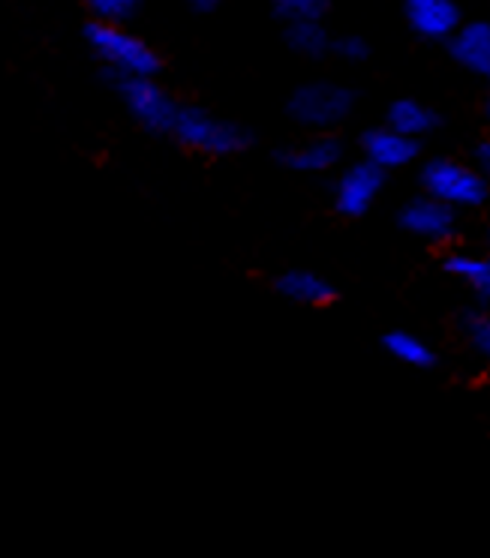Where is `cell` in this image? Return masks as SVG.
I'll list each match as a JSON object with an SVG mask.
<instances>
[{
	"instance_id": "1",
	"label": "cell",
	"mask_w": 490,
	"mask_h": 558,
	"mask_svg": "<svg viewBox=\"0 0 490 558\" xmlns=\"http://www.w3.org/2000/svg\"><path fill=\"white\" fill-rule=\"evenodd\" d=\"M85 43L91 54L103 63V70L115 82H127V78H157L159 70H163L159 51L147 39L133 34L130 27L87 22Z\"/></svg>"
},
{
	"instance_id": "2",
	"label": "cell",
	"mask_w": 490,
	"mask_h": 558,
	"mask_svg": "<svg viewBox=\"0 0 490 558\" xmlns=\"http://www.w3.org/2000/svg\"><path fill=\"white\" fill-rule=\"evenodd\" d=\"M169 135L190 154L211 159L238 157L253 145V135L247 126L217 118L214 111L199 109V106H181Z\"/></svg>"
},
{
	"instance_id": "3",
	"label": "cell",
	"mask_w": 490,
	"mask_h": 558,
	"mask_svg": "<svg viewBox=\"0 0 490 558\" xmlns=\"http://www.w3.org/2000/svg\"><path fill=\"white\" fill-rule=\"evenodd\" d=\"M421 195L440 205L452 207L454 214L478 210L490 202V183L473 169V162L454 157H430L418 169Z\"/></svg>"
},
{
	"instance_id": "4",
	"label": "cell",
	"mask_w": 490,
	"mask_h": 558,
	"mask_svg": "<svg viewBox=\"0 0 490 558\" xmlns=\"http://www.w3.org/2000/svg\"><path fill=\"white\" fill-rule=\"evenodd\" d=\"M358 106V94L352 87L337 85V82H307L295 87L292 97L286 102V111L298 126L310 133H332L352 118Z\"/></svg>"
},
{
	"instance_id": "5",
	"label": "cell",
	"mask_w": 490,
	"mask_h": 558,
	"mask_svg": "<svg viewBox=\"0 0 490 558\" xmlns=\"http://www.w3.org/2000/svg\"><path fill=\"white\" fill-rule=\"evenodd\" d=\"M115 90H118V97H121L127 114H130L145 133H172L181 102H178L166 87L159 85L157 78H127V82H115Z\"/></svg>"
},
{
	"instance_id": "6",
	"label": "cell",
	"mask_w": 490,
	"mask_h": 558,
	"mask_svg": "<svg viewBox=\"0 0 490 558\" xmlns=\"http://www.w3.org/2000/svg\"><path fill=\"white\" fill-rule=\"evenodd\" d=\"M385 183H389V174L377 169V166H370L364 159L349 162V166L337 171V178L332 183L334 210L346 219L368 217L373 205L380 202Z\"/></svg>"
},
{
	"instance_id": "7",
	"label": "cell",
	"mask_w": 490,
	"mask_h": 558,
	"mask_svg": "<svg viewBox=\"0 0 490 558\" xmlns=\"http://www.w3.org/2000/svg\"><path fill=\"white\" fill-rule=\"evenodd\" d=\"M397 226L425 243H449L457 238L461 229V214L452 207L433 202L428 195H413L397 207Z\"/></svg>"
},
{
	"instance_id": "8",
	"label": "cell",
	"mask_w": 490,
	"mask_h": 558,
	"mask_svg": "<svg viewBox=\"0 0 490 558\" xmlns=\"http://www.w3.org/2000/svg\"><path fill=\"white\" fill-rule=\"evenodd\" d=\"M358 147H361V159L385 171V174L409 169L421 159V142H413L406 135L394 133L385 123L364 130V135L358 138Z\"/></svg>"
},
{
	"instance_id": "9",
	"label": "cell",
	"mask_w": 490,
	"mask_h": 558,
	"mask_svg": "<svg viewBox=\"0 0 490 558\" xmlns=\"http://www.w3.org/2000/svg\"><path fill=\"white\" fill-rule=\"evenodd\" d=\"M404 19L409 31L428 43H449L464 25L457 0H404Z\"/></svg>"
},
{
	"instance_id": "10",
	"label": "cell",
	"mask_w": 490,
	"mask_h": 558,
	"mask_svg": "<svg viewBox=\"0 0 490 558\" xmlns=\"http://www.w3.org/2000/svg\"><path fill=\"white\" fill-rule=\"evenodd\" d=\"M277 162L295 174H328L344 162V142L332 133H316L298 145L283 147Z\"/></svg>"
},
{
	"instance_id": "11",
	"label": "cell",
	"mask_w": 490,
	"mask_h": 558,
	"mask_svg": "<svg viewBox=\"0 0 490 558\" xmlns=\"http://www.w3.org/2000/svg\"><path fill=\"white\" fill-rule=\"evenodd\" d=\"M445 49L452 54L457 66H464L466 73L490 78V22L488 19H476V22H464L454 31V37L445 43Z\"/></svg>"
},
{
	"instance_id": "12",
	"label": "cell",
	"mask_w": 490,
	"mask_h": 558,
	"mask_svg": "<svg viewBox=\"0 0 490 558\" xmlns=\"http://www.w3.org/2000/svg\"><path fill=\"white\" fill-rule=\"evenodd\" d=\"M274 292L298 306H328L337 298L332 279H325L316 270H307V267H292V270L280 274L274 279Z\"/></svg>"
},
{
	"instance_id": "13",
	"label": "cell",
	"mask_w": 490,
	"mask_h": 558,
	"mask_svg": "<svg viewBox=\"0 0 490 558\" xmlns=\"http://www.w3.org/2000/svg\"><path fill=\"white\" fill-rule=\"evenodd\" d=\"M382 123L394 133L413 138V142H425L428 135H433L442 126V114L428 102H421V99L401 97L389 106Z\"/></svg>"
},
{
	"instance_id": "14",
	"label": "cell",
	"mask_w": 490,
	"mask_h": 558,
	"mask_svg": "<svg viewBox=\"0 0 490 558\" xmlns=\"http://www.w3.org/2000/svg\"><path fill=\"white\" fill-rule=\"evenodd\" d=\"M442 270L473 294L478 310L490 313V255L488 253H449L442 258Z\"/></svg>"
},
{
	"instance_id": "15",
	"label": "cell",
	"mask_w": 490,
	"mask_h": 558,
	"mask_svg": "<svg viewBox=\"0 0 490 558\" xmlns=\"http://www.w3.org/2000/svg\"><path fill=\"white\" fill-rule=\"evenodd\" d=\"M382 349L389 352L392 361L409 366V369H433L437 366V352L409 330H389L382 337Z\"/></svg>"
},
{
	"instance_id": "16",
	"label": "cell",
	"mask_w": 490,
	"mask_h": 558,
	"mask_svg": "<svg viewBox=\"0 0 490 558\" xmlns=\"http://www.w3.org/2000/svg\"><path fill=\"white\" fill-rule=\"evenodd\" d=\"M283 39H286L289 51L301 54V58H307V61H319V58H325L328 49H332V34H328V27L322 25V22L286 25Z\"/></svg>"
},
{
	"instance_id": "17",
	"label": "cell",
	"mask_w": 490,
	"mask_h": 558,
	"mask_svg": "<svg viewBox=\"0 0 490 558\" xmlns=\"http://www.w3.org/2000/svg\"><path fill=\"white\" fill-rule=\"evenodd\" d=\"M328 0H271V13L283 25H301V22H322L328 15Z\"/></svg>"
},
{
	"instance_id": "18",
	"label": "cell",
	"mask_w": 490,
	"mask_h": 558,
	"mask_svg": "<svg viewBox=\"0 0 490 558\" xmlns=\"http://www.w3.org/2000/svg\"><path fill=\"white\" fill-rule=\"evenodd\" d=\"M457 328H461V333H464V340L473 345V352H476L478 357H485V361L490 364V313L488 310H478V306L466 310L464 316H461V322H457Z\"/></svg>"
},
{
	"instance_id": "19",
	"label": "cell",
	"mask_w": 490,
	"mask_h": 558,
	"mask_svg": "<svg viewBox=\"0 0 490 558\" xmlns=\"http://www.w3.org/2000/svg\"><path fill=\"white\" fill-rule=\"evenodd\" d=\"M91 10V22H103V25H127L130 19L142 13L145 0H85Z\"/></svg>"
},
{
	"instance_id": "20",
	"label": "cell",
	"mask_w": 490,
	"mask_h": 558,
	"mask_svg": "<svg viewBox=\"0 0 490 558\" xmlns=\"http://www.w3.org/2000/svg\"><path fill=\"white\" fill-rule=\"evenodd\" d=\"M328 54H334L337 61L344 63H361L368 61L370 46L368 39L358 37V34H340V37H332V49Z\"/></svg>"
},
{
	"instance_id": "21",
	"label": "cell",
	"mask_w": 490,
	"mask_h": 558,
	"mask_svg": "<svg viewBox=\"0 0 490 558\" xmlns=\"http://www.w3.org/2000/svg\"><path fill=\"white\" fill-rule=\"evenodd\" d=\"M473 169L490 183V135H485V138L473 147Z\"/></svg>"
},
{
	"instance_id": "22",
	"label": "cell",
	"mask_w": 490,
	"mask_h": 558,
	"mask_svg": "<svg viewBox=\"0 0 490 558\" xmlns=\"http://www.w3.org/2000/svg\"><path fill=\"white\" fill-rule=\"evenodd\" d=\"M190 3V10L199 15H211V13H217L220 10V3L223 0H187Z\"/></svg>"
},
{
	"instance_id": "23",
	"label": "cell",
	"mask_w": 490,
	"mask_h": 558,
	"mask_svg": "<svg viewBox=\"0 0 490 558\" xmlns=\"http://www.w3.org/2000/svg\"><path fill=\"white\" fill-rule=\"evenodd\" d=\"M488 118H490V102H488Z\"/></svg>"
},
{
	"instance_id": "24",
	"label": "cell",
	"mask_w": 490,
	"mask_h": 558,
	"mask_svg": "<svg viewBox=\"0 0 490 558\" xmlns=\"http://www.w3.org/2000/svg\"><path fill=\"white\" fill-rule=\"evenodd\" d=\"M488 82H490V78H488Z\"/></svg>"
}]
</instances>
